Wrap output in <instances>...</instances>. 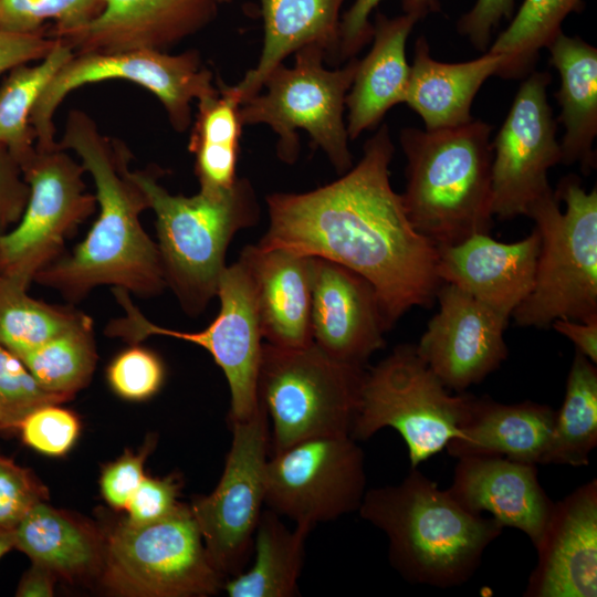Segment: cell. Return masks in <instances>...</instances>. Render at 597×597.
Here are the masks:
<instances>
[{
	"label": "cell",
	"mask_w": 597,
	"mask_h": 597,
	"mask_svg": "<svg viewBox=\"0 0 597 597\" xmlns=\"http://www.w3.org/2000/svg\"><path fill=\"white\" fill-rule=\"evenodd\" d=\"M395 147L387 125L360 160L317 189L268 196L259 241L341 264L373 284L387 329L413 306H430L441 284L438 248L415 230L390 184Z\"/></svg>",
	"instance_id": "6da1fadb"
},
{
	"label": "cell",
	"mask_w": 597,
	"mask_h": 597,
	"mask_svg": "<svg viewBox=\"0 0 597 597\" xmlns=\"http://www.w3.org/2000/svg\"><path fill=\"white\" fill-rule=\"evenodd\" d=\"M57 146L74 151L91 175L98 214L85 239L38 272L33 281L72 303L100 285L143 297L161 293L167 283L158 247L140 223L148 202L129 175L127 148L104 136L80 109L67 114Z\"/></svg>",
	"instance_id": "7a4b0ae2"
},
{
	"label": "cell",
	"mask_w": 597,
	"mask_h": 597,
	"mask_svg": "<svg viewBox=\"0 0 597 597\" xmlns=\"http://www.w3.org/2000/svg\"><path fill=\"white\" fill-rule=\"evenodd\" d=\"M358 512L386 534L389 561L406 579L437 587L467 582L503 530L495 519L465 510L417 468L399 484L366 491Z\"/></svg>",
	"instance_id": "3957f363"
},
{
	"label": "cell",
	"mask_w": 597,
	"mask_h": 597,
	"mask_svg": "<svg viewBox=\"0 0 597 597\" xmlns=\"http://www.w3.org/2000/svg\"><path fill=\"white\" fill-rule=\"evenodd\" d=\"M491 132L475 118L457 127L400 132L407 160L401 202L415 230L436 247L492 228Z\"/></svg>",
	"instance_id": "277c9868"
},
{
	"label": "cell",
	"mask_w": 597,
	"mask_h": 597,
	"mask_svg": "<svg viewBox=\"0 0 597 597\" xmlns=\"http://www.w3.org/2000/svg\"><path fill=\"white\" fill-rule=\"evenodd\" d=\"M156 217L157 247L167 287L182 310L196 316L216 296L226 254L235 233L254 226L259 205L242 178L226 192L171 195L149 169L129 170Z\"/></svg>",
	"instance_id": "5b68a950"
},
{
	"label": "cell",
	"mask_w": 597,
	"mask_h": 597,
	"mask_svg": "<svg viewBox=\"0 0 597 597\" xmlns=\"http://www.w3.org/2000/svg\"><path fill=\"white\" fill-rule=\"evenodd\" d=\"M540 235L534 285L513 311L519 326L544 328L556 318L597 320V190L576 176L535 200L526 214Z\"/></svg>",
	"instance_id": "8992f818"
},
{
	"label": "cell",
	"mask_w": 597,
	"mask_h": 597,
	"mask_svg": "<svg viewBox=\"0 0 597 597\" xmlns=\"http://www.w3.org/2000/svg\"><path fill=\"white\" fill-rule=\"evenodd\" d=\"M365 367L329 357L315 344L263 343L258 395L271 420L270 450L327 436H350Z\"/></svg>",
	"instance_id": "52a82bcc"
},
{
	"label": "cell",
	"mask_w": 597,
	"mask_h": 597,
	"mask_svg": "<svg viewBox=\"0 0 597 597\" xmlns=\"http://www.w3.org/2000/svg\"><path fill=\"white\" fill-rule=\"evenodd\" d=\"M325 52L310 45L295 52L293 66L281 63L270 72L259 93L240 105L242 125L265 124L276 133L277 155L295 161L300 143L296 130H305L335 169L344 174L353 166L344 121L345 100L357 71L358 59L343 67L323 66Z\"/></svg>",
	"instance_id": "ba28073f"
},
{
	"label": "cell",
	"mask_w": 597,
	"mask_h": 597,
	"mask_svg": "<svg viewBox=\"0 0 597 597\" xmlns=\"http://www.w3.org/2000/svg\"><path fill=\"white\" fill-rule=\"evenodd\" d=\"M471 398L451 395L416 345L402 344L365 369L350 437L366 440L390 427L404 439L411 468H417L458 436Z\"/></svg>",
	"instance_id": "9c48e42d"
},
{
	"label": "cell",
	"mask_w": 597,
	"mask_h": 597,
	"mask_svg": "<svg viewBox=\"0 0 597 597\" xmlns=\"http://www.w3.org/2000/svg\"><path fill=\"white\" fill-rule=\"evenodd\" d=\"M103 582L135 597L211 596L224 576L211 562L189 505L153 523L121 522L105 540Z\"/></svg>",
	"instance_id": "30bf717a"
},
{
	"label": "cell",
	"mask_w": 597,
	"mask_h": 597,
	"mask_svg": "<svg viewBox=\"0 0 597 597\" xmlns=\"http://www.w3.org/2000/svg\"><path fill=\"white\" fill-rule=\"evenodd\" d=\"M124 315L112 320L106 335L139 344L150 336L182 339L206 349L223 371L230 390L229 420L249 418L260 406L259 373L263 348L256 294L251 273L239 258L220 275L216 296L220 308L199 332L170 329L154 324L134 305L128 292L113 287Z\"/></svg>",
	"instance_id": "8fae6325"
},
{
	"label": "cell",
	"mask_w": 597,
	"mask_h": 597,
	"mask_svg": "<svg viewBox=\"0 0 597 597\" xmlns=\"http://www.w3.org/2000/svg\"><path fill=\"white\" fill-rule=\"evenodd\" d=\"M109 80L134 83L157 97L172 127L186 130L191 123L192 101L217 93L212 74L197 52L168 54L157 50L113 53H74L40 94L31 114L35 147L57 145L53 116L63 100L78 87Z\"/></svg>",
	"instance_id": "7c38bea8"
},
{
	"label": "cell",
	"mask_w": 597,
	"mask_h": 597,
	"mask_svg": "<svg viewBox=\"0 0 597 597\" xmlns=\"http://www.w3.org/2000/svg\"><path fill=\"white\" fill-rule=\"evenodd\" d=\"M29 197L18 223L0 234V274L25 286L59 259L64 244L97 208L83 165L57 145L39 149L21 164Z\"/></svg>",
	"instance_id": "4fadbf2b"
},
{
	"label": "cell",
	"mask_w": 597,
	"mask_h": 597,
	"mask_svg": "<svg viewBox=\"0 0 597 597\" xmlns=\"http://www.w3.org/2000/svg\"><path fill=\"white\" fill-rule=\"evenodd\" d=\"M230 426L231 447L217 486L189 505L207 553L224 577L239 575L251 557L265 504L270 451V423L261 404L252 416Z\"/></svg>",
	"instance_id": "5bb4252c"
},
{
	"label": "cell",
	"mask_w": 597,
	"mask_h": 597,
	"mask_svg": "<svg viewBox=\"0 0 597 597\" xmlns=\"http://www.w3.org/2000/svg\"><path fill=\"white\" fill-rule=\"evenodd\" d=\"M364 452L350 436L296 442L269 457L265 505L312 530L358 511L365 494Z\"/></svg>",
	"instance_id": "9a60e30c"
},
{
	"label": "cell",
	"mask_w": 597,
	"mask_h": 597,
	"mask_svg": "<svg viewBox=\"0 0 597 597\" xmlns=\"http://www.w3.org/2000/svg\"><path fill=\"white\" fill-rule=\"evenodd\" d=\"M547 72L532 71L520 85L492 144V211L500 220L525 216L552 191L548 170L562 161L547 100Z\"/></svg>",
	"instance_id": "2e32d148"
},
{
	"label": "cell",
	"mask_w": 597,
	"mask_h": 597,
	"mask_svg": "<svg viewBox=\"0 0 597 597\" xmlns=\"http://www.w3.org/2000/svg\"><path fill=\"white\" fill-rule=\"evenodd\" d=\"M438 312L416 349L449 389L463 392L496 370L507 357L509 318L450 283H441Z\"/></svg>",
	"instance_id": "e0dca14e"
},
{
	"label": "cell",
	"mask_w": 597,
	"mask_h": 597,
	"mask_svg": "<svg viewBox=\"0 0 597 597\" xmlns=\"http://www.w3.org/2000/svg\"><path fill=\"white\" fill-rule=\"evenodd\" d=\"M387 331L373 284L341 264L315 258L312 343L335 360L365 367L385 346Z\"/></svg>",
	"instance_id": "ac0fdd59"
},
{
	"label": "cell",
	"mask_w": 597,
	"mask_h": 597,
	"mask_svg": "<svg viewBox=\"0 0 597 597\" xmlns=\"http://www.w3.org/2000/svg\"><path fill=\"white\" fill-rule=\"evenodd\" d=\"M524 596L596 597L597 480L554 503Z\"/></svg>",
	"instance_id": "d6986e66"
},
{
	"label": "cell",
	"mask_w": 597,
	"mask_h": 597,
	"mask_svg": "<svg viewBox=\"0 0 597 597\" xmlns=\"http://www.w3.org/2000/svg\"><path fill=\"white\" fill-rule=\"evenodd\" d=\"M217 4L214 0H103L94 19L55 39L74 53L164 51L209 23Z\"/></svg>",
	"instance_id": "ffe728a7"
},
{
	"label": "cell",
	"mask_w": 597,
	"mask_h": 597,
	"mask_svg": "<svg viewBox=\"0 0 597 597\" xmlns=\"http://www.w3.org/2000/svg\"><path fill=\"white\" fill-rule=\"evenodd\" d=\"M437 248L441 283L458 286L507 318L533 289L540 252L535 229L512 243L478 233Z\"/></svg>",
	"instance_id": "44dd1931"
},
{
	"label": "cell",
	"mask_w": 597,
	"mask_h": 597,
	"mask_svg": "<svg viewBox=\"0 0 597 597\" xmlns=\"http://www.w3.org/2000/svg\"><path fill=\"white\" fill-rule=\"evenodd\" d=\"M458 460L450 495L471 513H490L503 527L524 532L536 546L554 507L538 482L537 464L498 455Z\"/></svg>",
	"instance_id": "7402d4cb"
},
{
	"label": "cell",
	"mask_w": 597,
	"mask_h": 597,
	"mask_svg": "<svg viewBox=\"0 0 597 597\" xmlns=\"http://www.w3.org/2000/svg\"><path fill=\"white\" fill-rule=\"evenodd\" d=\"M439 9V0H402L401 14L389 18L376 13L373 46L363 60H358L345 100L349 139L376 127L391 107L404 103L410 75L407 39L421 19Z\"/></svg>",
	"instance_id": "603a6c76"
},
{
	"label": "cell",
	"mask_w": 597,
	"mask_h": 597,
	"mask_svg": "<svg viewBox=\"0 0 597 597\" xmlns=\"http://www.w3.org/2000/svg\"><path fill=\"white\" fill-rule=\"evenodd\" d=\"M239 258L248 266L254 283L264 343L282 348L312 344L315 258L259 244L245 245Z\"/></svg>",
	"instance_id": "cb8c5ba5"
},
{
	"label": "cell",
	"mask_w": 597,
	"mask_h": 597,
	"mask_svg": "<svg viewBox=\"0 0 597 597\" xmlns=\"http://www.w3.org/2000/svg\"><path fill=\"white\" fill-rule=\"evenodd\" d=\"M555 415L549 406L533 401L509 405L472 396L459 433L446 449L457 459L498 455L544 464Z\"/></svg>",
	"instance_id": "d4e9b609"
},
{
	"label": "cell",
	"mask_w": 597,
	"mask_h": 597,
	"mask_svg": "<svg viewBox=\"0 0 597 597\" xmlns=\"http://www.w3.org/2000/svg\"><path fill=\"white\" fill-rule=\"evenodd\" d=\"M502 63L503 56L490 51L465 62H439L431 56L426 36L420 35L404 103L421 117L425 129L468 124L474 119L471 106L475 95Z\"/></svg>",
	"instance_id": "484cf974"
},
{
	"label": "cell",
	"mask_w": 597,
	"mask_h": 597,
	"mask_svg": "<svg viewBox=\"0 0 597 597\" xmlns=\"http://www.w3.org/2000/svg\"><path fill=\"white\" fill-rule=\"evenodd\" d=\"M345 0H260L263 46L256 65L234 86L241 103L259 93L272 70L297 50L315 45L338 61L341 8Z\"/></svg>",
	"instance_id": "4316f807"
},
{
	"label": "cell",
	"mask_w": 597,
	"mask_h": 597,
	"mask_svg": "<svg viewBox=\"0 0 597 597\" xmlns=\"http://www.w3.org/2000/svg\"><path fill=\"white\" fill-rule=\"evenodd\" d=\"M551 64L558 71L561 86L555 97L564 126L562 164H578L588 175L596 167L597 48L577 35L561 32L546 46Z\"/></svg>",
	"instance_id": "83f0119b"
},
{
	"label": "cell",
	"mask_w": 597,
	"mask_h": 597,
	"mask_svg": "<svg viewBox=\"0 0 597 597\" xmlns=\"http://www.w3.org/2000/svg\"><path fill=\"white\" fill-rule=\"evenodd\" d=\"M12 533L14 548L56 576L73 580L103 567L105 540L87 523L44 501L33 505Z\"/></svg>",
	"instance_id": "f1b7e54d"
},
{
	"label": "cell",
	"mask_w": 597,
	"mask_h": 597,
	"mask_svg": "<svg viewBox=\"0 0 597 597\" xmlns=\"http://www.w3.org/2000/svg\"><path fill=\"white\" fill-rule=\"evenodd\" d=\"M312 530H290L272 510L262 512L253 540V564L230 577L223 589L230 597H292L300 595L298 578L305 541Z\"/></svg>",
	"instance_id": "f546056e"
},
{
	"label": "cell",
	"mask_w": 597,
	"mask_h": 597,
	"mask_svg": "<svg viewBox=\"0 0 597 597\" xmlns=\"http://www.w3.org/2000/svg\"><path fill=\"white\" fill-rule=\"evenodd\" d=\"M241 98L234 86L219 83L218 91L198 101L188 148L201 192L218 195L235 182L239 155Z\"/></svg>",
	"instance_id": "4dcf8cb0"
},
{
	"label": "cell",
	"mask_w": 597,
	"mask_h": 597,
	"mask_svg": "<svg viewBox=\"0 0 597 597\" xmlns=\"http://www.w3.org/2000/svg\"><path fill=\"white\" fill-rule=\"evenodd\" d=\"M596 444L597 368L595 363L575 350L544 464L586 465Z\"/></svg>",
	"instance_id": "1f68e13d"
},
{
	"label": "cell",
	"mask_w": 597,
	"mask_h": 597,
	"mask_svg": "<svg viewBox=\"0 0 597 597\" xmlns=\"http://www.w3.org/2000/svg\"><path fill=\"white\" fill-rule=\"evenodd\" d=\"M73 50L56 39L53 49L35 64L14 67L0 85V145L23 164L35 150L31 125L34 105L56 72L72 57Z\"/></svg>",
	"instance_id": "d6a6232c"
},
{
	"label": "cell",
	"mask_w": 597,
	"mask_h": 597,
	"mask_svg": "<svg viewBox=\"0 0 597 597\" xmlns=\"http://www.w3.org/2000/svg\"><path fill=\"white\" fill-rule=\"evenodd\" d=\"M19 357L44 390L69 400L88 384L95 369L93 320L83 313L70 327Z\"/></svg>",
	"instance_id": "836d02e7"
},
{
	"label": "cell",
	"mask_w": 597,
	"mask_h": 597,
	"mask_svg": "<svg viewBox=\"0 0 597 597\" xmlns=\"http://www.w3.org/2000/svg\"><path fill=\"white\" fill-rule=\"evenodd\" d=\"M583 6V0H523L509 27L489 46L490 52L503 56L495 75L506 80L527 76L540 51L563 32L564 20Z\"/></svg>",
	"instance_id": "e575fe53"
},
{
	"label": "cell",
	"mask_w": 597,
	"mask_h": 597,
	"mask_svg": "<svg viewBox=\"0 0 597 597\" xmlns=\"http://www.w3.org/2000/svg\"><path fill=\"white\" fill-rule=\"evenodd\" d=\"M28 286L0 274V344L17 356L70 327L83 314L28 294Z\"/></svg>",
	"instance_id": "d590c367"
},
{
	"label": "cell",
	"mask_w": 597,
	"mask_h": 597,
	"mask_svg": "<svg viewBox=\"0 0 597 597\" xmlns=\"http://www.w3.org/2000/svg\"><path fill=\"white\" fill-rule=\"evenodd\" d=\"M103 9V0H0V30L33 33L44 32L57 38L74 31Z\"/></svg>",
	"instance_id": "8d00e7d4"
},
{
	"label": "cell",
	"mask_w": 597,
	"mask_h": 597,
	"mask_svg": "<svg viewBox=\"0 0 597 597\" xmlns=\"http://www.w3.org/2000/svg\"><path fill=\"white\" fill-rule=\"evenodd\" d=\"M64 401L44 390L20 357L0 344V430H18L33 410Z\"/></svg>",
	"instance_id": "74e56055"
},
{
	"label": "cell",
	"mask_w": 597,
	"mask_h": 597,
	"mask_svg": "<svg viewBox=\"0 0 597 597\" xmlns=\"http://www.w3.org/2000/svg\"><path fill=\"white\" fill-rule=\"evenodd\" d=\"M106 377L117 396L138 401L153 397L160 389L165 368L154 352L133 344L111 362Z\"/></svg>",
	"instance_id": "f35d334b"
},
{
	"label": "cell",
	"mask_w": 597,
	"mask_h": 597,
	"mask_svg": "<svg viewBox=\"0 0 597 597\" xmlns=\"http://www.w3.org/2000/svg\"><path fill=\"white\" fill-rule=\"evenodd\" d=\"M18 430L31 449L59 457L74 446L80 434V421L75 413L60 407V404H50L29 413Z\"/></svg>",
	"instance_id": "ab89813d"
},
{
	"label": "cell",
	"mask_w": 597,
	"mask_h": 597,
	"mask_svg": "<svg viewBox=\"0 0 597 597\" xmlns=\"http://www.w3.org/2000/svg\"><path fill=\"white\" fill-rule=\"evenodd\" d=\"M48 498L31 470L0 453V528L13 531L27 512Z\"/></svg>",
	"instance_id": "60d3db41"
},
{
	"label": "cell",
	"mask_w": 597,
	"mask_h": 597,
	"mask_svg": "<svg viewBox=\"0 0 597 597\" xmlns=\"http://www.w3.org/2000/svg\"><path fill=\"white\" fill-rule=\"evenodd\" d=\"M180 488L181 482L176 474L164 478L145 475L125 507L127 517L124 521L143 525L164 519L179 505Z\"/></svg>",
	"instance_id": "b9f144b4"
},
{
	"label": "cell",
	"mask_w": 597,
	"mask_h": 597,
	"mask_svg": "<svg viewBox=\"0 0 597 597\" xmlns=\"http://www.w3.org/2000/svg\"><path fill=\"white\" fill-rule=\"evenodd\" d=\"M154 441H148L138 452L126 451L105 465L100 488L103 499L115 510H125L129 499L144 479V463Z\"/></svg>",
	"instance_id": "7bdbcfd3"
},
{
	"label": "cell",
	"mask_w": 597,
	"mask_h": 597,
	"mask_svg": "<svg viewBox=\"0 0 597 597\" xmlns=\"http://www.w3.org/2000/svg\"><path fill=\"white\" fill-rule=\"evenodd\" d=\"M515 0H476L457 22V31L479 51H486L502 19L513 17Z\"/></svg>",
	"instance_id": "ee69618b"
},
{
	"label": "cell",
	"mask_w": 597,
	"mask_h": 597,
	"mask_svg": "<svg viewBox=\"0 0 597 597\" xmlns=\"http://www.w3.org/2000/svg\"><path fill=\"white\" fill-rule=\"evenodd\" d=\"M28 197L29 186L19 163L0 145V234L18 223Z\"/></svg>",
	"instance_id": "f6af8a7d"
},
{
	"label": "cell",
	"mask_w": 597,
	"mask_h": 597,
	"mask_svg": "<svg viewBox=\"0 0 597 597\" xmlns=\"http://www.w3.org/2000/svg\"><path fill=\"white\" fill-rule=\"evenodd\" d=\"M56 43L46 32L19 33L0 30V75L43 59Z\"/></svg>",
	"instance_id": "bcb514c9"
},
{
	"label": "cell",
	"mask_w": 597,
	"mask_h": 597,
	"mask_svg": "<svg viewBox=\"0 0 597 597\" xmlns=\"http://www.w3.org/2000/svg\"><path fill=\"white\" fill-rule=\"evenodd\" d=\"M380 1L355 0L342 15L338 61L355 57L357 52L373 39V24L369 21V15Z\"/></svg>",
	"instance_id": "7dc6e473"
},
{
	"label": "cell",
	"mask_w": 597,
	"mask_h": 597,
	"mask_svg": "<svg viewBox=\"0 0 597 597\" xmlns=\"http://www.w3.org/2000/svg\"><path fill=\"white\" fill-rule=\"evenodd\" d=\"M551 326L567 337L593 363H597V320L579 322L570 318H556Z\"/></svg>",
	"instance_id": "c3c4849f"
},
{
	"label": "cell",
	"mask_w": 597,
	"mask_h": 597,
	"mask_svg": "<svg viewBox=\"0 0 597 597\" xmlns=\"http://www.w3.org/2000/svg\"><path fill=\"white\" fill-rule=\"evenodd\" d=\"M56 575L46 567L32 563V566L22 575L15 596L19 597H50L54 593Z\"/></svg>",
	"instance_id": "681fc988"
},
{
	"label": "cell",
	"mask_w": 597,
	"mask_h": 597,
	"mask_svg": "<svg viewBox=\"0 0 597 597\" xmlns=\"http://www.w3.org/2000/svg\"><path fill=\"white\" fill-rule=\"evenodd\" d=\"M14 548L12 531L0 528V558Z\"/></svg>",
	"instance_id": "f907efd6"
},
{
	"label": "cell",
	"mask_w": 597,
	"mask_h": 597,
	"mask_svg": "<svg viewBox=\"0 0 597 597\" xmlns=\"http://www.w3.org/2000/svg\"><path fill=\"white\" fill-rule=\"evenodd\" d=\"M217 3H223V2H229L231 0H214Z\"/></svg>",
	"instance_id": "816d5d0a"
},
{
	"label": "cell",
	"mask_w": 597,
	"mask_h": 597,
	"mask_svg": "<svg viewBox=\"0 0 597 597\" xmlns=\"http://www.w3.org/2000/svg\"><path fill=\"white\" fill-rule=\"evenodd\" d=\"M1 431V430H0Z\"/></svg>",
	"instance_id": "f5cc1de1"
}]
</instances>
